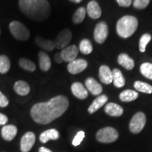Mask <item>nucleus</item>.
I'll return each instance as SVG.
<instances>
[{
  "label": "nucleus",
  "instance_id": "obj_1",
  "mask_svg": "<svg viewBox=\"0 0 152 152\" xmlns=\"http://www.w3.org/2000/svg\"><path fill=\"white\" fill-rule=\"evenodd\" d=\"M69 106L68 98L63 95L54 96L47 102L37 103L32 107L31 117L37 123L46 125L65 113Z\"/></svg>",
  "mask_w": 152,
  "mask_h": 152
},
{
  "label": "nucleus",
  "instance_id": "obj_2",
  "mask_svg": "<svg viewBox=\"0 0 152 152\" xmlns=\"http://www.w3.org/2000/svg\"><path fill=\"white\" fill-rule=\"evenodd\" d=\"M19 8L34 21H44L51 14V7L47 0H19Z\"/></svg>",
  "mask_w": 152,
  "mask_h": 152
},
{
  "label": "nucleus",
  "instance_id": "obj_3",
  "mask_svg": "<svg viewBox=\"0 0 152 152\" xmlns=\"http://www.w3.org/2000/svg\"><path fill=\"white\" fill-rule=\"evenodd\" d=\"M137 26L138 20L134 16H123L116 23L117 33L122 38H128L134 33Z\"/></svg>",
  "mask_w": 152,
  "mask_h": 152
},
{
  "label": "nucleus",
  "instance_id": "obj_4",
  "mask_svg": "<svg viewBox=\"0 0 152 152\" xmlns=\"http://www.w3.org/2000/svg\"><path fill=\"white\" fill-rule=\"evenodd\" d=\"M9 30L16 39L20 41L28 40L30 37V31L22 23L14 20L9 24Z\"/></svg>",
  "mask_w": 152,
  "mask_h": 152
},
{
  "label": "nucleus",
  "instance_id": "obj_5",
  "mask_svg": "<svg viewBox=\"0 0 152 152\" xmlns=\"http://www.w3.org/2000/svg\"><path fill=\"white\" fill-rule=\"evenodd\" d=\"M118 136V131L111 127H106L100 129L96 135L98 141L102 143H111L116 141Z\"/></svg>",
  "mask_w": 152,
  "mask_h": 152
},
{
  "label": "nucleus",
  "instance_id": "obj_6",
  "mask_svg": "<svg viewBox=\"0 0 152 152\" xmlns=\"http://www.w3.org/2000/svg\"><path fill=\"white\" fill-rule=\"evenodd\" d=\"M146 118L145 114L142 112H137L134 115V116L131 119L130 125H129V128L130 130L132 133L134 134H137L143 130L146 124Z\"/></svg>",
  "mask_w": 152,
  "mask_h": 152
},
{
  "label": "nucleus",
  "instance_id": "obj_7",
  "mask_svg": "<svg viewBox=\"0 0 152 152\" xmlns=\"http://www.w3.org/2000/svg\"><path fill=\"white\" fill-rule=\"evenodd\" d=\"M72 32L69 29H64L58 33L54 41L55 47L58 49H63L68 47L72 39Z\"/></svg>",
  "mask_w": 152,
  "mask_h": 152
},
{
  "label": "nucleus",
  "instance_id": "obj_8",
  "mask_svg": "<svg viewBox=\"0 0 152 152\" xmlns=\"http://www.w3.org/2000/svg\"><path fill=\"white\" fill-rule=\"evenodd\" d=\"M109 35V28L105 22L101 21L95 26L94 30V40L99 44L104 43Z\"/></svg>",
  "mask_w": 152,
  "mask_h": 152
},
{
  "label": "nucleus",
  "instance_id": "obj_9",
  "mask_svg": "<svg viewBox=\"0 0 152 152\" xmlns=\"http://www.w3.org/2000/svg\"><path fill=\"white\" fill-rule=\"evenodd\" d=\"M88 63L86 60L83 59V58H76L73 61L68 63L67 68L68 71L70 73L75 75L82 73L86 69Z\"/></svg>",
  "mask_w": 152,
  "mask_h": 152
},
{
  "label": "nucleus",
  "instance_id": "obj_10",
  "mask_svg": "<svg viewBox=\"0 0 152 152\" xmlns=\"http://www.w3.org/2000/svg\"><path fill=\"white\" fill-rule=\"evenodd\" d=\"M35 142V135L33 132H28L22 137L20 140V150L22 152L30 151Z\"/></svg>",
  "mask_w": 152,
  "mask_h": 152
},
{
  "label": "nucleus",
  "instance_id": "obj_11",
  "mask_svg": "<svg viewBox=\"0 0 152 152\" xmlns=\"http://www.w3.org/2000/svg\"><path fill=\"white\" fill-rule=\"evenodd\" d=\"M79 49L75 45H71L63 49L61 52L63 60L65 62H71L73 60L76 59L77 54H78Z\"/></svg>",
  "mask_w": 152,
  "mask_h": 152
},
{
  "label": "nucleus",
  "instance_id": "obj_12",
  "mask_svg": "<svg viewBox=\"0 0 152 152\" xmlns=\"http://www.w3.org/2000/svg\"><path fill=\"white\" fill-rule=\"evenodd\" d=\"M99 77L104 84L109 85L113 82V74L109 66L102 65L99 70Z\"/></svg>",
  "mask_w": 152,
  "mask_h": 152
},
{
  "label": "nucleus",
  "instance_id": "obj_13",
  "mask_svg": "<svg viewBox=\"0 0 152 152\" xmlns=\"http://www.w3.org/2000/svg\"><path fill=\"white\" fill-rule=\"evenodd\" d=\"M85 86L87 90L93 95H100L103 91V87L93 77H87L85 80Z\"/></svg>",
  "mask_w": 152,
  "mask_h": 152
},
{
  "label": "nucleus",
  "instance_id": "obj_14",
  "mask_svg": "<svg viewBox=\"0 0 152 152\" xmlns=\"http://www.w3.org/2000/svg\"><path fill=\"white\" fill-rule=\"evenodd\" d=\"M71 92L74 96L80 99H85L88 96V91L84 85L79 82L74 83L71 85Z\"/></svg>",
  "mask_w": 152,
  "mask_h": 152
},
{
  "label": "nucleus",
  "instance_id": "obj_15",
  "mask_svg": "<svg viewBox=\"0 0 152 152\" xmlns=\"http://www.w3.org/2000/svg\"><path fill=\"white\" fill-rule=\"evenodd\" d=\"M87 13L92 19H97L102 16V9L96 1H91L87 7Z\"/></svg>",
  "mask_w": 152,
  "mask_h": 152
},
{
  "label": "nucleus",
  "instance_id": "obj_16",
  "mask_svg": "<svg viewBox=\"0 0 152 152\" xmlns=\"http://www.w3.org/2000/svg\"><path fill=\"white\" fill-rule=\"evenodd\" d=\"M109 99L106 94H102L98 96L93 101V102L91 104V105L88 108V112L90 114H92L98 111L100 108H102L104 104H105Z\"/></svg>",
  "mask_w": 152,
  "mask_h": 152
},
{
  "label": "nucleus",
  "instance_id": "obj_17",
  "mask_svg": "<svg viewBox=\"0 0 152 152\" xmlns=\"http://www.w3.org/2000/svg\"><path fill=\"white\" fill-rule=\"evenodd\" d=\"M104 111L110 116L119 117L123 115V109L118 104L110 102L105 106Z\"/></svg>",
  "mask_w": 152,
  "mask_h": 152
},
{
  "label": "nucleus",
  "instance_id": "obj_18",
  "mask_svg": "<svg viewBox=\"0 0 152 152\" xmlns=\"http://www.w3.org/2000/svg\"><path fill=\"white\" fill-rule=\"evenodd\" d=\"M17 131V128L14 125H4L1 129V135L5 140L11 141L16 137Z\"/></svg>",
  "mask_w": 152,
  "mask_h": 152
},
{
  "label": "nucleus",
  "instance_id": "obj_19",
  "mask_svg": "<svg viewBox=\"0 0 152 152\" xmlns=\"http://www.w3.org/2000/svg\"><path fill=\"white\" fill-rule=\"evenodd\" d=\"M38 58H39V64L40 69L43 71H48L52 65V62H51L49 55L45 52L41 51L38 53Z\"/></svg>",
  "mask_w": 152,
  "mask_h": 152
},
{
  "label": "nucleus",
  "instance_id": "obj_20",
  "mask_svg": "<svg viewBox=\"0 0 152 152\" xmlns=\"http://www.w3.org/2000/svg\"><path fill=\"white\" fill-rule=\"evenodd\" d=\"M35 43L38 47H41L42 49H45L47 52H52L55 48L54 42L49 39H45L41 36H37L35 38Z\"/></svg>",
  "mask_w": 152,
  "mask_h": 152
},
{
  "label": "nucleus",
  "instance_id": "obj_21",
  "mask_svg": "<svg viewBox=\"0 0 152 152\" xmlns=\"http://www.w3.org/2000/svg\"><path fill=\"white\" fill-rule=\"evenodd\" d=\"M118 62L121 66L127 70H132L134 67V61L125 53L121 54L118 57Z\"/></svg>",
  "mask_w": 152,
  "mask_h": 152
},
{
  "label": "nucleus",
  "instance_id": "obj_22",
  "mask_svg": "<svg viewBox=\"0 0 152 152\" xmlns=\"http://www.w3.org/2000/svg\"><path fill=\"white\" fill-rule=\"evenodd\" d=\"M59 132L56 129H49L43 132L39 136V140L42 143H46L50 140H56L59 138Z\"/></svg>",
  "mask_w": 152,
  "mask_h": 152
},
{
  "label": "nucleus",
  "instance_id": "obj_23",
  "mask_svg": "<svg viewBox=\"0 0 152 152\" xmlns=\"http://www.w3.org/2000/svg\"><path fill=\"white\" fill-rule=\"evenodd\" d=\"M14 90L17 94L20 96H26L29 94L30 87L26 82L23 80H18L15 83L14 86Z\"/></svg>",
  "mask_w": 152,
  "mask_h": 152
},
{
  "label": "nucleus",
  "instance_id": "obj_24",
  "mask_svg": "<svg viewBox=\"0 0 152 152\" xmlns=\"http://www.w3.org/2000/svg\"><path fill=\"white\" fill-rule=\"evenodd\" d=\"M113 74V83L115 87L118 88L123 87L125 85V79L122 72L118 68H114L112 71Z\"/></svg>",
  "mask_w": 152,
  "mask_h": 152
},
{
  "label": "nucleus",
  "instance_id": "obj_25",
  "mask_svg": "<svg viewBox=\"0 0 152 152\" xmlns=\"http://www.w3.org/2000/svg\"><path fill=\"white\" fill-rule=\"evenodd\" d=\"M137 92L132 90H126L123 91L119 95V98L122 102H130L134 101L138 98Z\"/></svg>",
  "mask_w": 152,
  "mask_h": 152
},
{
  "label": "nucleus",
  "instance_id": "obj_26",
  "mask_svg": "<svg viewBox=\"0 0 152 152\" xmlns=\"http://www.w3.org/2000/svg\"><path fill=\"white\" fill-rule=\"evenodd\" d=\"M134 87L139 92H141L146 94H151L152 86L147 83L141 81H136L134 83Z\"/></svg>",
  "mask_w": 152,
  "mask_h": 152
},
{
  "label": "nucleus",
  "instance_id": "obj_27",
  "mask_svg": "<svg viewBox=\"0 0 152 152\" xmlns=\"http://www.w3.org/2000/svg\"><path fill=\"white\" fill-rule=\"evenodd\" d=\"M86 9L84 7H80L79 9H77L74 13L73 18H72L74 23L79 24L83 22L85 18V16H86Z\"/></svg>",
  "mask_w": 152,
  "mask_h": 152
},
{
  "label": "nucleus",
  "instance_id": "obj_28",
  "mask_svg": "<svg viewBox=\"0 0 152 152\" xmlns=\"http://www.w3.org/2000/svg\"><path fill=\"white\" fill-rule=\"evenodd\" d=\"M80 51L84 54H90L92 52L93 47L90 40L88 39H83L81 40L79 46Z\"/></svg>",
  "mask_w": 152,
  "mask_h": 152
},
{
  "label": "nucleus",
  "instance_id": "obj_29",
  "mask_svg": "<svg viewBox=\"0 0 152 152\" xmlns=\"http://www.w3.org/2000/svg\"><path fill=\"white\" fill-rule=\"evenodd\" d=\"M11 68V62L9 57L6 55L0 56V73H7Z\"/></svg>",
  "mask_w": 152,
  "mask_h": 152
},
{
  "label": "nucleus",
  "instance_id": "obj_30",
  "mask_svg": "<svg viewBox=\"0 0 152 152\" xmlns=\"http://www.w3.org/2000/svg\"><path fill=\"white\" fill-rule=\"evenodd\" d=\"M19 66L21 67L23 69L26 70L28 71L33 72L35 71L36 66L33 61H30L28 58H21L19 59Z\"/></svg>",
  "mask_w": 152,
  "mask_h": 152
},
{
  "label": "nucleus",
  "instance_id": "obj_31",
  "mask_svg": "<svg viewBox=\"0 0 152 152\" xmlns=\"http://www.w3.org/2000/svg\"><path fill=\"white\" fill-rule=\"evenodd\" d=\"M140 72L144 77L149 80H152V64L144 63L140 66Z\"/></svg>",
  "mask_w": 152,
  "mask_h": 152
},
{
  "label": "nucleus",
  "instance_id": "obj_32",
  "mask_svg": "<svg viewBox=\"0 0 152 152\" xmlns=\"http://www.w3.org/2000/svg\"><path fill=\"white\" fill-rule=\"evenodd\" d=\"M151 35L149 33H145L142 36L140 39V44H139V49L141 52H144L146 51V47L147 45L151 41Z\"/></svg>",
  "mask_w": 152,
  "mask_h": 152
},
{
  "label": "nucleus",
  "instance_id": "obj_33",
  "mask_svg": "<svg viewBox=\"0 0 152 152\" xmlns=\"http://www.w3.org/2000/svg\"><path fill=\"white\" fill-rule=\"evenodd\" d=\"M149 3L150 0H134L133 7L137 9H143L148 7Z\"/></svg>",
  "mask_w": 152,
  "mask_h": 152
},
{
  "label": "nucleus",
  "instance_id": "obj_34",
  "mask_svg": "<svg viewBox=\"0 0 152 152\" xmlns=\"http://www.w3.org/2000/svg\"><path fill=\"white\" fill-rule=\"evenodd\" d=\"M85 136V132H83V131H80V132H77V134H76L75 137L73 139V142H72L73 145L75 146V147L80 145L82 141L83 140V139H84Z\"/></svg>",
  "mask_w": 152,
  "mask_h": 152
},
{
  "label": "nucleus",
  "instance_id": "obj_35",
  "mask_svg": "<svg viewBox=\"0 0 152 152\" xmlns=\"http://www.w3.org/2000/svg\"><path fill=\"white\" fill-rule=\"evenodd\" d=\"M8 104V99L2 92H0V107H7Z\"/></svg>",
  "mask_w": 152,
  "mask_h": 152
},
{
  "label": "nucleus",
  "instance_id": "obj_36",
  "mask_svg": "<svg viewBox=\"0 0 152 152\" xmlns=\"http://www.w3.org/2000/svg\"><path fill=\"white\" fill-rule=\"evenodd\" d=\"M119 6L123 7H129L132 4V0H115Z\"/></svg>",
  "mask_w": 152,
  "mask_h": 152
},
{
  "label": "nucleus",
  "instance_id": "obj_37",
  "mask_svg": "<svg viewBox=\"0 0 152 152\" xmlns=\"http://www.w3.org/2000/svg\"><path fill=\"white\" fill-rule=\"evenodd\" d=\"M8 122V118L4 114L0 113V125H5Z\"/></svg>",
  "mask_w": 152,
  "mask_h": 152
},
{
  "label": "nucleus",
  "instance_id": "obj_38",
  "mask_svg": "<svg viewBox=\"0 0 152 152\" xmlns=\"http://www.w3.org/2000/svg\"><path fill=\"white\" fill-rule=\"evenodd\" d=\"M54 59L55 61V62H56L57 64H61V63L64 61L61 53H56V54L54 55Z\"/></svg>",
  "mask_w": 152,
  "mask_h": 152
},
{
  "label": "nucleus",
  "instance_id": "obj_39",
  "mask_svg": "<svg viewBox=\"0 0 152 152\" xmlns=\"http://www.w3.org/2000/svg\"><path fill=\"white\" fill-rule=\"evenodd\" d=\"M39 152H52L50 149H47L45 147H40L39 149Z\"/></svg>",
  "mask_w": 152,
  "mask_h": 152
},
{
  "label": "nucleus",
  "instance_id": "obj_40",
  "mask_svg": "<svg viewBox=\"0 0 152 152\" xmlns=\"http://www.w3.org/2000/svg\"><path fill=\"white\" fill-rule=\"evenodd\" d=\"M70 1H72V2H74V3H80V2H81L83 0H70Z\"/></svg>",
  "mask_w": 152,
  "mask_h": 152
},
{
  "label": "nucleus",
  "instance_id": "obj_41",
  "mask_svg": "<svg viewBox=\"0 0 152 152\" xmlns=\"http://www.w3.org/2000/svg\"><path fill=\"white\" fill-rule=\"evenodd\" d=\"M0 33H1V30H0Z\"/></svg>",
  "mask_w": 152,
  "mask_h": 152
}]
</instances>
